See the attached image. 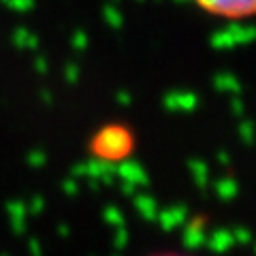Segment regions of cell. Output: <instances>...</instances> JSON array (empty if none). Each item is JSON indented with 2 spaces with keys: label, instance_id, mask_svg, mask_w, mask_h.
<instances>
[{
  "label": "cell",
  "instance_id": "2",
  "mask_svg": "<svg viewBox=\"0 0 256 256\" xmlns=\"http://www.w3.org/2000/svg\"><path fill=\"white\" fill-rule=\"evenodd\" d=\"M201 13L222 22H246L256 11V0H192Z\"/></svg>",
  "mask_w": 256,
  "mask_h": 256
},
{
  "label": "cell",
  "instance_id": "3",
  "mask_svg": "<svg viewBox=\"0 0 256 256\" xmlns=\"http://www.w3.org/2000/svg\"><path fill=\"white\" fill-rule=\"evenodd\" d=\"M148 256H192V254H184V252H175V250H166V252H154Z\"/></svg>",
  "mask_w": 256,
  "mask_h": 256
},
{
  "label": "cell",
  "instance_id": "1",
  "mask_svg": "<svg viewBox=\"0 0 256 256\" xmlns=\"http://www.w3.org/2000/svg\"><path fill=\"white\" fill-rule=\"evenodd\" d=\"M137 132L130 124L122 120L98 124L88 137L86 150L94 160L102 164H122L134 154L137 150Z\"/></svg>",
  "mask_w": 256,
  "mask_h": 256
}]
</instances>
